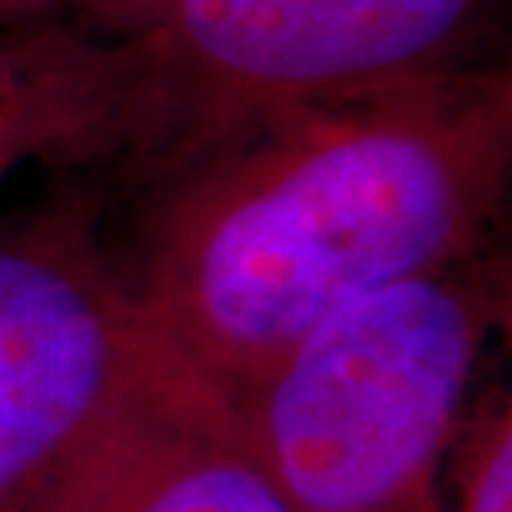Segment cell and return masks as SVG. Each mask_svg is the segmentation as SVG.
Here are the masks:
<instances>
[{"label":"cell","instance_id":"8","mask_svg":"<svg viewBox=\"0 0 512 512\" xmlns=\"http://www.w3.org/2000/svg\"><path fill=\"white\" fill-rule=\"evenodd\" d=\"M170 0H0V24H64L117 37Z\"/></svg>","mask_w":512,"mask_h":512},{"label":"cell","instance_id":"7","mask_svg":"<svg viewBox=\"0 0 512 512\" xmlns=\"http://www.w3.org/2000/svg\"><path fill=\"white\" fill-rule=\"evenodd\" d=\"M443 512H512V396L489 380L479 389L443 483Z\"/></svg>","mask_w":512,"mask_h":512},{"label":"cell","instance_id":"3","mask_svg":"<svg viewBox=\"0 0 512 512\" xmlns=\"http://www.w3.org/2000/svg\"><path fill=\"white\" fill-rule=\"evenodd\" d=\"M499 0H170L114 40L124 190H150L276 110L486 64Z\"/></svg>","mask_w":512,"mask_h":512},{"label":"cell","instance_id":"6","mask_svg":"<svg viewBox=\"0 0 512 512\" xmlns=\"http://www.w3.org/2000/svg\"><path fill=\"white\" fill-rule=\"evenodd\" d=\"M130 74L114 37L64 24H0V180L27 163L117 177Z\"/></svg>","mask_w":512,"mask_h":512},{"label":"cell","instance_id":"4","mask_svg":"<svg viewBox=\"0 0 512 512\" xmlns=\"http://www.w3.org/2000/svg\"><path fill=\"white\" fill-rule=\"evenodd\" d=\"M94 180L0 217V512H47L117 409L177 350L100 233Z\"/></svg>","mask_w":512,"mask_h":512},{"label":"cell","instance_id":"1","mask_svg":"<svg viewBox=\"0 0 512 512\" xmlns=\"http://www.w3.org/2000/svg\"><path fill=\"white\" fill-rule=\"evenodd\" d=\"M503 60L276 110L143 190L124 276L150 323L233 393L356 296L503 247Z\"/></svg>","mask_w":512,"mask_h":512},{"label":"cell","instance_id":"2","mask_svg":"<svg viewBox=\"0 0 512 512\" xmlns=\"http://www.w3.org/2000/svg\"><path fill=\"white\" fill-rule=\"evenodd\" d=\"M509 306L503 243L336 306L223 396L296 512H443Z\"/></svg>","mask_w":512,"mask_h":512},{"label":"cell","instance_id":"5","mask_svg":"<svg viewBox=\"0 0 512 512\" xmlns=\"http://www.w3.org/2000/svg\"><path fill=\"white\" fill-rule=\"evenodd\" d=\"M47 512H296L220 386L173 350L110 419Z\"/></svg>","mask_w":512,"mask_h":512}]
</instances>
